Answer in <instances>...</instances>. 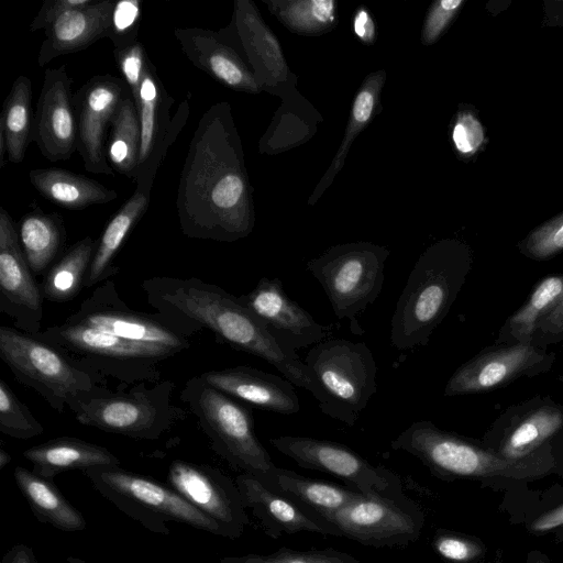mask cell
Instances as JSON below:
<instances>
[{
	"mask_svg": "<svg viewBox=\"0 0 563 563\" xmlns=\"http://www.w3.org/2000/svg\"><path fill=\"white\" fill-rule=\"evenodd\" d=\"M555 354L533 343L486 346L459 366L444 387V396L484 394L505 387L520 377L548 373Z\"/></svg>",
	"mask_w": 563,
	"mask_h": 563,
	"instance_id": "16",
	"label": "cell"
},
{
	"mask_svg": "<svg viewBox=\"0 0 563 563\" xmlns=\"http://www.w3.org/2000/svg\"><path fill=\"white\" fill-rule=\"evenodd\" d=\"M0 358L22 385L34 389L57 412H73L107 389L103 379L80 368L65 353L34 334L0 327Z\"/></svg>",
	"mask_w": 563,
	"mask_h": 563,
	"instance_id": "5",
	"label": "cell"
},
{
	"mask_svg": "<svg viewBox=\"0 0 563 563\" xmlns=\"http://www.w3.org/2000/svg\"><path fill=\"white\" fill-rule=\"evenodd\" d=\"M174 35L187 59L232 89H249L251 79L242 63L218 33L201 27H176Z\"/></svg>",
	"mask_w": 563,
	"mask_h": 563,
	"instance_id": "26",
	"label": "cell"
},
{
	"mask_svg": "<svg viewBox=\"0 0 563 563\" xmlns=\"http://www.w3.org/2000/svg\"><path fill=\"white\" fill-rule=\"evenodd\" d=\"M2 563H38V561L30 547L19 543L10 549Z\"/></svg>",
	"mask_w": 563,
	"mask_h": 563,
	"instance_id": "49",
	"label": "cell"
},
{
	"mask_svg": "<svg viewBox=\"0 0 563 563\" xmlns=\"http://www.w3.org/2000/svg\"><path fill=\"white\" fill-rule=\"evenodd\" d=\"M263 481L271 489L286 496L302 508L322 517L350 505L362 495L331 482L305 477L290 470L276 467Z\"/></svg>",
	"mask_w": 563,
	"mask_h": 563,
	"instance_id": "29",
	"label": "cell"
},
{
	"mask_svg": "<svg viewBox=\"0 0 563 563\" xmlns=\"http://www.w3.org/2000/svg\"><path fill=\"white\" fill-rule=\"evenodd\" d=\"M230 123L227 104L211 106L190 140L176 197L180 229L188 238L230 242L250 229Z\"/></svg>",
	"mask_w": 563,
	"mask_h": 563,
	"instance_id": "2",
	"label": "cell"
},
{
	"mask_svg": "<svg viewBox=\"0 0 563 563\" xmlns=\"http://www.w3.org/2000/svg\"><path fill=\"white\" fill-rule=\"evenodd\" d=\"M544 19L543 23L547 26H562L563 25V0H547L544 1Z\"/></svg>",
	"mask_w": 563,
	"mask_h": 563,
	"instance_id": "50",
	"label": "cell"
},
{
	"mask_svg": "<svg viewBox=\"0 0 563 563\" xmlns=\"http://www.w3.org/2000/svg\"><path fill=\"white\" fill-rule=\"evenodd\" d=\"M220 563H362V561L334 548L300 551L282 547L268 554L224 556Z\"/></svg>",
	"mask_w": 563,
	"mask_h": 563,
	"instance_id": "38",
	"label": "cell"
},
{
	"mask_svg": "<svg viewBox=\"0 0 563 563\" xmlns=\"http://www.w3.org/2000/svg\"><path fill=\"white\" fill-rule=\"evenodd\" d=\"M23 457L32 464L35 474L52 481L68 471L120 465L118 456L107 448L73 437H58L31 446Z\"/></svg>",
	"mask_w": 563,
	"mask_h": 563,
	"instance_id": "27",
	"label": "cell"
},
{
	"mask_svg": "<svg viewBox=\"0 0 563 563\" xmlns=\"http://www.w3.org/2000/svg\"><path fill=\"white\" fill-rule=\"evenodd\" d=\"M472 265L470 247L455 241L434 245L417 261L391 317L393 347L427 345L457 298Z\"/></svg>",
	"mask_w": 563,
	"mask_h": 563,
	"instance_id": "3",
	"label": "cell"
},
{
	"mask_svg": "<svg viewBox=\"0 0 563 563\" xmlns=\"http://www.w3.org/2000/svg\"><path fill=\"white\" fill-rule=\"evenodd\" d=\"M528 563H551L548 556L540 551H534L530 553Z\"/></svg>",
	"mask_w": 563,
	"mask_h": 563,
	"instance_id": "52",
	"label": "cell"
},
{
	"mask_svg": "<svg viewBox=\"0 0 563 563\" xmlns=\"http://www.w3.org/2000/svg\"><path fill=\"white\" fill-rule=\"evenodd\" d=\"M130 93L123 78L107 74L91 77L74 95L77 151L87 172L114 175L107 158L108 133L117 109Z\"/></svg>",
	"mask_w": 563,
	"mask_h": 563,
	"instance_id": "19",
	"label": "cell"
},
{
	"mask_svg": "<svg viewBox=\"0 0 563 563\" xmlns=\"http://www.w3.org/2000/svg\"><path fill=\"white\" fill-rule=\"evenodd\" d=\"M563 525V504L540 515L530 525V530L534 533H544L552 531Z\"/></svg>",
	"mask_w": 563,
	"mask_h": 563,
	"instance_id": "47",
	"label": "cell"
},
{
	"mask_svg": "<svg viewBox=\"0 0 563 563\" xmlns=\"http://www.w3.org/2000/svg\"><path fill=\"white\" fill-rule=\"evenodd\" d=\"M141 287L148 305L179 334L189 339L209 330L222 343L263 358L324 407L325 395L306 363L284 350L239 297L197 277L155 276Z\"/></svg>",
	"mask_w": 563,
	"mask_h": 563,
	"instance_id": "1",
	"label": "cell"
},
{
	"mask_svg": "<svg viewBox=\"0 0 563 563\" xmlns=\"http://www.w3.org/2000/svg\"><path fill=\"white\" fill-rule=\"evenodd\" d=\"M517 247L533 261H549L563 253V211L532 229Z\"/></svg>",
	"mask_w": 563,
	"mask_h": 563,
	"instance_id": "39",
	"label": "cell"
},
{
	"mask_svg": "<svg viewBox=\"0 0 563 563\" xmlns=\"http://www.w3.org/2000/svg\"><path fill=\"white\" fill-rule=\"evenodd\" d=\"M29 179L41 196L67 210H82L118 198L117 191L99 181L65 169L35 168L30 170Z\"/></svg>",
	"mask_w": 563,
	"mask_h": 563,
	"instance_id": "28",
	"label": "cell"
},
{
	"mask_svg": "<svg viewBox=\"0 0 563 563\" xmlns=\"http://www.w3.org/2000/svg\"><path fill=\"white\" fill-rule=\"evenodd\" d=\"M115 2L95 0L91 4L69 10L45 31V38L37 54V64L44 67L53 59L87 48L108 37Z\"/></svg>",
	"mask_w": 563,
	"mask_h": 563,
	"instance_id": "25",
	"label": "cell"
},
{
	"mask_svg": "<svg viewBox=\"0 0 563 563\" xmlns=\"http://www.w3.org/2000/svg\"><path fill=\"white\" fill-rule=\"evenodd\" d=\"M175 383L159 380L134 385L128 391H103L82 401L75 420L86 427L136 440H158L187 412L173 404Z\"/></svg>",
	"mask_w": 563,
	"mask_h": 563,
	"instance_id": "9",
	"label": "cell"
},
{
	"mask_svg": "<svg viewBox=\"0 0 563 563\" xmlns=\"http://www.w3.org/2000/svg\"><path fill=\"white\" fill-rule=\"evenodd\" d=\"M141 148V126L135 102L130 93L117 109L107 140V158L112 169L134 179Z\"/></svg>",
	"mask_w": 563,
	"mask_h": 563,
	"instance_id": "36",
	"label": "cell"
},
{
	"mask_svg": "<svg viewBox=\"0 0 563 563\" xmlns=\"http://www.w3.org/2000/svg\"><path fill=\"white\" fill-rule=\"evenodd\" d=\"M200 376L224 394L262 410L294 415L300 409L295 385L288 379L251 366L207 371Z\"/></svg>",
	"mask_w": 563,
	"mask_h": 563,
	"instance_id": "24",
	"label": "cell"
},
{
	"mask_svg": "<svg viewBox=\"0 0 563 563\" xmlns=\"http://www.w3.org/2000/svg\"><path fill=\"white\" fill-rule=\"evenodd\" d=\"M180 399L197 418L211 449L231 467L260 479L276 470L256 437L252 411L243 402L209 385L200 375L186 382Z\"/></svg>",
	"mask_w": 563,
	"mask_h": 563,
	"instance_id": "7",
	"label": "cell"
},
{
	"mask_svg": "<svg viewBox=\"0 0 563 563\" xmlns=\"http://www.w3.org/2000/svg\"><path fill=\"white\" fill-rule=\"evenodd\" d=\"M463 3V0H441L433 5L423 32L427 43H432L438 38Z\"/></svg>",
	"mask_w": 563,
	"mask_h": 563,
	"instance_id": "44",
	"label": "cell"
},
{
	"mask_svg": "<svg viewBox=\"0 0 563 563\" xmlns=\"http://www.w3.org/2000/svg\"><path fill=\"white\" fill-rule=\"evenodd\" d=\"M73 80L65 65L44 71L32 140L49 162L66 161L77 151Z\"/></svg>",
	"mask_w": 563,
	"mask_h": 563,
	"instance_id": "22",
	"label": "cell"
},
{
	"mask_svg": "<svg viewBox=\"0 0 563 563\" xmlns=\"http://www.w3.org/2000/svg\"><path fill=\"white\" fill-rule=\"evenodd\" d=\"M563 340V301L537 328L532 343L541 349Z\"/></svg>",
	"mask_w": 563,
	"mask_h": 563,
	"instance_id": "46",
	"label": "cell"
},
{
	"mask_svg": "<svg viewBox=\"0 0 563 563\" xmlns=\"http://www.w3.org/2000/svg\"><path fill=\"white\" fill-rule=\"evenodd\" d=\"M374 107V97L371 91L368 90H362L355 101L353 107V119L357 123H365L373 111Z\"/></svg>",
	"mask_w": 563,
	"mask_h": 563,
	"instance_id": "48",
	"label": "cell"
},
{
	"mask_svg": "<svg viewBox=\"0 0 563 563\" xmlns=\"http://www.w3.org/2000/svg\"><path fill=\"white\" fill-rule=\"evenodd\" d=\"M239 299L291 354L330 339L333 333L331 325L317 322L289 298L278 277H262L250 292L239 296Z\"/></svg>",
	"mask_w": 563,
	"mask_h": 563,
	"instance_id": "21",
	"label": "cell"
},
{
	"mask_svg": "<svg viewBox=\"0 0 563 563\" xmlns=\"http://www.w3.org/2000/svg\"><path fill=\"white\" fill-rule=\"evenodd\" d=\"M132 98L141 126L140 157L133 181L136 189L151 195L157 172L169 147L187 123L190 113L189 97L179 103L175 114L170 117L174 99L147 58L140 89Z\"/></svg>",
	"mask_w": 563,
	"mask_h": 563,
	"instance_id": "14",
	"label": "cell"
},
{
	"mask_svg": "<svg viewBox=\"0 0 563 563\" xmlns=\"http://www.w3.org/2000/svg\"><path fill=\"white\" fill-rule=\"evenodd\" d=\"M431 547L442 559L457 563L473 562L485 552L484 544L476 538L445 529L435 531Z\"/></svg>",
	"mask_w": 563,
	"mask_h": 563,
	"instance_id": "41",
	"label": "cell"
},
{
	"mask_svg": "<svg viewBox=\"0 0 563 563\" xmlns=\"http://www.w3.org/2000/svg\"><path fill=\"white\" fill-rule=\"evenodd\" d=\"M387 252L368 245L332 250L307 264L322 286L339 320L347 319L353 334L364 330L358 316L379 296L385 279Z\"/></svg>",
	"mask_w": 563,
	"mask_h": 563,
	"instance_id": "11",
	"label": "cell"
},
{
	"mask_svg": "<svg viewBox=\"0 0 563 563\" xmlns=\"http://www.w3.org/2000/svg\"><path fill=\"white\" fill-rule=\"evenodd\" d=\"M13 477L38 521L66 532L86 529L87 522L81 512L65 498L52 479L23 466L14 468Z\"/></svg>",
	"mask_w": 563,
	"mask_h": 563,
	"instance_id": "31",
	"label": "cell"
},
{
	"mask_svg": "<svg viewBox=\"0 0 563 563\" xmlns=\"http://www.w3.org/2000/svg\"><path fill=\"white\" fill-rule=\"evenodd\" d=\"M289 19L294 24L302 27H311L329 22L333 18L332 1H308L294 4Z\"/></svg>",
	"mask_w": 563,
	"mask_h": 563,
	"instance_id": "43",
	"label": "cell"
},
{
	"mask_svg": "<svg viewBox=\"0 0 563 563\" xmlns=\"http://www.w3.org/2000/svg\"><path fill=\"white\" fill-rule=\"evenodd\" d=\"M31 100V80L20 75L11 86L0 115V168L4 165L5 155L8 162L21 163L33 141Z\"/></svg>",
	"mask_w": 563,
	"mask_h": 563,
	"instance_id": "33",
	"label": "cell"
},
{
	"mask_svg": "<svg viewBox=\"0 0 563 563\" xmlns=\"http://www.w3.org/2000/svg\"><path fill=\"white\" fill-rule=\"evenodd\" d=\"M43 295L20 244L9 212L0 208V312L10 317L16 329L41 331Z\"/></svg>",
	"mask_w": 563,
	"mask_h": 563,
	"instance_id": "20",
	"label": "cell"
},
{
	"mask_svg": "<svg viewBox=\"0 0 563 563\" xmlns=\"http://www.w3.org/2000/svg\"><path fill=\"white\" fill-rule=\"evenodd\" d=\"M563 301V274L540 279L526 302L498 331L496 344L532 343L537 328Z\"/></svg>",
	"mask_w": 563,
	"mask_h": 563,
	"instance_id": "32",
	"label": "cell"
},
{
	"mask_svg": "<svg viewBox=\"0 0 563 563\" xmlns=\"http://www.w3.org/2000/svg\"><path fill=\"white\" fill-rule=\"evenodd\" d=\"M325 395L322 413L353 427L376 393L377 366L363 342L327 339L303 361Z\"/></svg>",
	"mask_w": 563,
	"mask_h": 563,
	"instance_id": "10",
	"label": "cell"
},
{
	"mask_svg": "<svg viewBox=\"0 0 563 563\" xmlns=\"http://www.w3.org/2000/svg\"><path fill=\"white\" fill-rule=\"evenodd\" d=\"M141 21V1L121 0L115 2L108 33V38H110L114 48H125L137 42Z\"/></svg>",
	"mask_w": 563,
	"mask_h": 563,
	"instance_id": "40",
	"label": "cell"
},
{
	"mask_svg": "<svg viewBox=\"0 0 563 563\" xmlns=\"http://www.w3.org/2000/svg\"><path fill=\"white\" fill-rule=\"evenodd\" d=\"M452 139L460 153L474 155L484 145V126L475 114L461 113L453 128Z\"/></svg>",
	"mask_w": 563,
	"mask_h": 563,
	"instance_id": "42",
	"label": "cell"
},
{
	"mask_svg": "<svg viewBox=\"0 0 563 563\" xmlns=\"http://www.w3.org/2000/svg\"><path fill=\"white\" fill-rule=\"evenodd\" d=\"M355 33L364 41H371L373 37L374 26L369 15L365 10L358 11L354 21Z\"/></svg>",
	"mask_w": 563,
	"mask_h": 563,
	"instance_id": "51",
	"label": "cell"
},
{
	"mask_svg": "<svg viewBox=\"0 0 563 563\" xmlns=\"http://www.w3.org/2000/svg\"><path fill=\"white\" fill-rule=\"evenodd\" d=\"M18 233L32 273L45 275L65 245L63 218L58 213L30 212L22 217Z\"/></svg>",
	"mask_w": 563,
	"mask_h": 563,
	"instance_id": "34",
	"label": "cell"
},
{
	"mask_svg": "<svg viewBox=\"0 0 563 563\" xmlns=\"http://www.w3.org/2000/svg\"><path fill=\"white\" fill-rule=\"evenodd\" d=\"M482 442L508 460L538 455L563 460V406L548 396L512 405L493 421Z\"/></svg>",
	"mask_w": 563,
	"mask_h": 563,
	"instance_id": "13",
	"label": "cell"
},
{
	"mask_svg": "<svg viewBox=\"0 0 563 563\" xmlns=\"http://www.w3.org/2000/svg\"><path fill=\"white\" fill-rule=\"evenodd\" d=\"M269 442L300 467L333 475L363 496L382 494L401 482L398 474L384 466H374L339 442L305 435H280Z\"/></svg>",
	"mask_w": 563,
	"mask_h": 563,
	"instance_id": "17",
	"label": "cell"
},
{
	"mask_svg": "<svg viewBox=\"0 0 563 563\" xmlns=\"http://www.w3.org/2000/svg\"><path fill=\"white\" fill-rule=\"evenodd\" d=\"M65 322L93 328L129 341L173 347L179 352L190 347L189 339L172 329L158 313L131 309L121 299L113 278L97 285Z\"/></svg>",
	"mask_w": 563,
	"mask_h": 563,
	"instance_id": "15",
	"label": "cell"
},
{
	"mask_svg": "<svg viewBox=\"0 0 563 563\" xmlns=\"http://www.w3.org/2000/svg\"><path fill=\"white\" fill-rule=\"evenodd\" d=\"M401 482L374 496H361L344 508L321 518L342 537L373 548L407 547L422 532L426 515L407 497Z\"/></svg>",
	"mask_w": 563,
	"mask_h": 563,
	"instance_id": "12",
	"label": "cell"
},
{
	"mask_svg": "<svg viewBox=\"0 0 563 563\" xmlns=\"http://www.w3.org/2000/svg\"><path fill=\"white\" fill-rule=\"evenodd\" d=\"M0 431L20 440L32 439L44 432L43 424L3 379H0Z\"/></svg>",
	"mask_w": 563,
	"mask_h": 563,
	"instance_id": "37",
	"label": "cell"
},
{
	"mask_svg": "<svg viewBox=\"0 0 563 563\" xmlns=\"http://www.w3.org/2000/svg\"><path fill=\"white\" fill-rule=\"evenodd\" d=\"M150 199L151 195L135 188L110 219L97 242L85 287L97 286L118 274L119 267L114 266V258L130 232L145 214Z\"/></svg>",
	"mask_w": 563,
	"mask_h": 563,
	"instance_id": "30",
	"label": "cell"
},
{
	"mask_svg": "<svg viewBox=\"0 0 563 563\" xmlns=\"http://www.w3.org/2000/svg\"><path fill=\"white\" fill-rule=\"evenodd\" d=\"M97 242L89 235L73 244L45 273L40 284L43 298L64 303L85 287Z\"/></svg>",
	"mask_w": 563,
	"mask_h": 563,
	"instance_id": "35",
	"label": "cell"
},
{
	"mask_svg": "<svg viewBox=\"0 0 563 563\" xmlns=\"http://www.w3.org/2000/svg\"><path fill=\"white\" fill-rule=\"evenodd\" d=\"M95 0H45L30 24V31L46 30L65 12L91 4Z\"/></svg>",
	"mask_w": 563,
	"mask_h": 563,
	"instance_id": "45",
	"label": "cell"
},
{
	"mask_svg": "<svg viewBox=\"0 0 563 563\" xmlns=\"http://www.w3.org/2000/svg\"><path fill=\"white\" fill-rule=\"evenodd\" d=\"M34 335L59 349L80 368L101 379L110 377L122 386L159 382L162 363L180 353L65 321Z\"/></svg>",
	"mask_w": 563,
	"mask_h": 563,
	"instance_id": "6",
	"label": "cell"
},
{
	"mask_svg": "<svg viewBox=\"0 0 563 563\" xmlns=\"http://www.w3.org/2000/svg\"><path fill=\"white\" fill-rule=\"evenodd\" d=\"M167 478L173 489L220 527L223 538L243 534L250 520L235 481L217 467L184 460L169 464Z\"/></svg>",
	"mask_w": 563,
	"mask_h": 563,
	"instance_id": "18",
	"label": "cell"
},
{
	"mask_svg": "<svg viewBox=\"0 0 563 563\" xmlns=\"http://www.w3.org/2000/svg\"><path fill=\"white\" fill-rule=\"evenodd\" d=\"M66 563H91V562L85 561V560H82L80 558H76V556H67Z\"/></svg>",
	"mask_w": 563,
	"mask_h": 563,
	"instance_id": "54",
	"label": "cell"
},
{
	"mask_svg": "<svg viewBox=\"0 0 563 563\" xmlns=\"http://www.w3.org/2000/svg\"><path fill=\"white\" fill-rule=\"evenodd\" d=\"M93 488L121 512L157 534H169L168 522L223 537L220 527L170 486L119 466L82 472Z\"/></svg>",
	"mask_w": 563,
	"mask_h": 563,
	"instance_id": "8",
	"label": "cell"
},
{
	"mask_svg": "<svg viewBox=\"0 0 563 563\" xmlns=\"http://www.w3.org/2000/svg\"><path fill=\"white\" fill-rule=\"evenodd\" d=\"M11 462V455L3 448L0 449V470H3Z\"/></svg>",
	"mask_w": 563,
	"mask_h": 563,
	"instance_id": "53",
	"label": "cell"
},
{
	"mask_svg": "<svg viewBox=\"0 0 563 563\" xmlns=\"http://www.w3.org/2000/svg\"><path fill=\"white\" fill-rule=\"evenodd\" d=\"M235 483L246 509H251L262 530L269 538L278 539L284 534L298 532L342 537L331 523L271 489L258 477L241 473L235 477Z\"/></svg>",
	"mask_w": 563,
	"mask_h": 563,
	"instance_id": "23",
	"label": "cell"
},
{
	"mask_svg": "<svg viewBox=\"0 0 563 563\" xmlns=\"http://www.w3.org/2000/svg\"><path fill=\"white\" fill-rule=\"evenodd\" d=\"M390 445L418 459L442 481L498 478L520 482L536 479L563 467V460L553 455L519 461L505 459L483 442L443 430L430 420L411 423Z\"/></svg>",
	"mask_w": 563,
	"mask_h": 563,
	"instance_id": "4",
	"label": "cell"
}]
</instances>
